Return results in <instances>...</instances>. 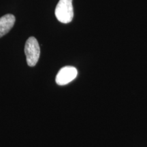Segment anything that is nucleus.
Returning <instances> with one entry per match:
<instances>
[{
	"label": "nucleus",
	"mask_w": 147,
	"mask_h": 147,
	"mask_svg": "<svg viewBox=\"0 0 147 147\" xmlns=\"http://www.w3.org/2000/svg\"><path fill=\"white\" fill-rule=\"evenodd\" d=\"M55 13L61 23H70L74 17L72 0H59L55 8Z\"/></svg>",
	"instance_id": "obj_1"
},
{
	"label": "nucleus",
	"mask_w": 147,
	"mask_h": 147,
	"mask_svg": "<svg viewBox=\"0 0 147 147\" xmlns=\"http://www.w3.org/2000/svg\"><path fill=\"white\" fill-rule=\"evenodd\" d=\"M15 23V16L8 14L0 18V38L10 32Z\"/></svg>",
	"instance_id": "obj_4"
},
{
	"label": "nucleus",
	"mask_w": 147,
	"mask_h": 147,
	"mask_svg": "<svg viewBox=\"0 0 147 147\" xmlns=\"http://www.w3.org/2000/svg\"><path fill=\"white\" fill-rule=\"evenodd\" d=\"M25 53L28 65L30 67L36 65L40 55V46L36 38L30 37L27 39L25 45Z\"/></svg>",
	"instance_id": "obj_2"
},
{
	"label": "nucleus",
	"mask_w": 147,
	"mask_h": 147,
	"mask_svg": "<svg viewBox=\"0 0 147 147\" xmlns=\"http://www.w3.org/2000/svg\"><path fill=\"white\" fill-rule=\"evenodd\" d=\"M78 71L76 67L72 66H65L59 71L56 76V83L63 86L67 84L76 78Z\"/></svg>",
	"instance_id": "obj_3"
}]
</instances>
